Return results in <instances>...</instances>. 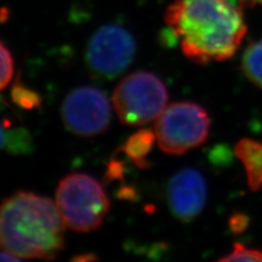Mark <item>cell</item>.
Wrapping results in <instances>:
<instances>
[{
  "mask_svg": "<svg viewBox=\"0 0 262 262\" xmlns=\"http://www.w3.org/2000/svg\"><path fill=\"white\" fill-rule=\"evenodd\" d=\"M243 6L234 0H174L164 20L187 59L198 64L224 61L247 34Z\"/></svg>",
  "mask_w": 262,
  "mask_h": 262,
  "instance_id": "1",
  "label": "cell"
},
{
  "mask_svg": "<svg viewBox=\"0 0 262 262\" xmlns=\"http://www.w3.org/2000/svg\"><path fill=\"white\" fill-rule=\"evenodd\" d=\"M64 227L47 196L18 191L0 203V250L22 260L56 259L64 247Z\"/></svg>",
  "mask_w": 262,
  "mask_h": 262,
  "instance_id": "2",
  "label": "cell"
},
{
  "mask_svg": "<svg viewBox=\"0 0 262 262\" xmlns=\"http://www.w3.org/2000/svg\"><path fill=\"white\" fill-rule=\"evenodd\" d=\"M55 202L66 227L77 233L95 231L110 211V200L103 186L84 173L63 177L56 189Z\"/></svg>",
  "mask_w": 262,
  "mask_h": 262,
  "instance_id": "3",
  "label": "cell"
},
{
  "mask_svg": "<svg viewBox=\"0 0 262 262\" xmlns=\"http://www.w3.org/2000/svg\"><path fill=\"white\" fill-rule=\"evenodd\" d=\"M168 102L165 83L150 71L130 73L113 93L114 110L122 124L140 127L157 120Z\"/></svg>",
  "mask_w": 262,
  "mask_h": 262,
  "instance_id": "4",
  "label": "cell"
},
{
  "mask_svg": "<svg viewBox=\"0 0 262 262\" xmlns=\"http://www.w3.org/2000/svg\"><path fill=\"white\" fill-rule=\"evenodd\" d=\"M211 119L203 106L180 101L166 106L155 120L154 134L160 149L170 155H180L208 140Z\"/></svg>",
  "mask_w": 262,
  "mask_h": 262,
  "instance_id": "5",
  "label": "cell"
},
{
  "mask_svg": "<svg viewBox=\"0 0 262 262\" xmlns=\"http://www.w3.org/2000/svg\"><path fill=\"white\" fill-rule=\"evenodd\" d=\"M137 44L131 33L116 24L98 29L90 38L85 60L96 78L111 80L120 76L133 62Z\"/></svg>",
  "mask_w": 262,
  "mask_h": 262,
  "instance_id": "6",
  "label": "cell"
},
{
  "mask_svg": "<svg viewBox=\"0 0 262 262\" xmlns=\"http://www.w3.org/2000/svg\"><path fill=\"white\" fill-rule=\"evenodd\" d=\"M61 118L66 128L78 137L91 138L101 135L111 124L108 97L94 86L73 89L62 102Z\"/></svg>",
  "mask_w": 262,
  "mask_h": 262,
  "instance_id": "7",
  "label": "cell"
},
{
  "mask_svg": "<svg viewBox=\"0 0 262 262\" xmlns=\"http://www.w3.org/2000/svg\"><path fill=\"white\" fill-rule=\"evenodd\" d=\"M166 196L173 215L182 222H190L206 206L208 196L206 178L195 168L180 169L170 178Z\"/></svg>",
  "mask_w": 262,
  "mask_h": 262,
  "instance_id": "8",
  "label": "cell"
},
{
  "mask_svg": "<svg viewBox=\"0 0 262 262\" xmlns=\"http://www.w3.org/2000/svg\"><path fill=\"white\" fill-rule=\"evenodd\" d=\"M235 154L245 167L250 190H260L262 187V142L248 138L242 139L235 146Z\"/></svg>",
  "mask_w": 262,
  "mask_h": 262,
  "instance_id": "9",
  "label": "cell"
},
{
  "mask_svg": "<svg viewBox=\"0 0 262 262\" xmlns=\"http://www.w3.org/2000/svg\"><path fill=\"white\" fill-rule=\"evenodd\" d=\"M157 141L154 131L142 129L131 135L122 146L125 154L139 168L149 167L146 158L151 153L154 142Z\"/></svg>",
  "mask_w": 262,
  "mask_h": 262,
  "instance_id": "10",
  "label": "cell"
},
{
  "mask_svg": "<svg viewBox=\"0 0 262 262\" xmlns=\"http://www.w3.org/2000/svg\"><path fill=\"white\" fill-rule=\"evenodd\" d=\"M242 70L253 85L262 89V37L246 47L242 57Z\"/></svg>",
  "mask_w": 262,
  "mask_h": 262,
  "instance_id": "11",
  "label": "cell"
},
{
  "mask_svg": "<svg viewBox=\"0 0 262 262\" xmlns=\"http://www.w3.org/2000/svg\"><path fill=\"white\" fill-rule=\"evenodd\" d=\"M32 139L23 128H9V124L0 122V150L10 153H26L31 149Z\"/></svg>",
  "mask_w": 262,
  "mask_h": 262,
  "instance_id": "12",
  "label": "cell"
},
{
  "mask_svg": "<svg viewBox=\"0 0 262 262\" xmlns=\"http://www.w3.org/2000/svg\"><path fill=\"white\" fill-rule=\"evenodd\" d=\"M14 60L11 52L0 40V91L5 90L12 80Z\"/></svg>",
  "mask_w": 262,
  "mask_h": 262,
  "instance_id": "13",
  "label": "cell"
},
{
  "mask_svg": "<svg viewBox=\"0 0 262 262\" xmlns=\"http://www.w3.org/2000/svg\"><path fill=\"white\" fill-rule=\"evenodd\" d=\"M222 262L235 261H262V250L256 248H248L241 243H236L233 246V250L227 256L221 258Z\"/></svg>",
  "mask_w": 262,
  "mask_h": 262,
  "instance_id": "14",
  "label": "cell"
},
{
  "mask_svg": "<svg viewBox=\"0 0 262 262\" xmlns=\"http://www.w3.org/2000/svg\"><path fill=\"white\" fill-rule=\"evenodd\" d=\"M13 101L23 108H34L40 104L39 97L31 90L22 85H15L12 91Z\"/></svg>",
  "mask_w": 262,
  "mask_h": 262,
  "instance_id": "15",
  "label": "cell"
},
{
  "mask_svg": "<svg viewBox=\"0 0 262 262\" xmlns=\"http://www.w3.org/2000/svg\"><path fill=\"white\" fill-rule=\"evenodd\" d=\"M248 219L243 213H235L233 216L229 219V228L234 234L243 233L248 226Z\"/></svg>",
  "mask_w": 262,
  "mask_h": 262,
  "instance_id": "16",
  "label": "cell"
},
{
  "mask_svg": "<svg viewBox=\"0 0 262 262\" xmlns=\"http://www.w3.org/2000/svg\"><path fill=\"white\" fill-rule=\"evenodd\" d=\"M21 260L22 259L11 255L9 252L0 250V261H21Z\"/></svg>",
  "mask_w": 262,
  "mask_h": 262,
  "instance_id": "17",
  "label": "cell"
},
{
  "mask_svg": "<svg viewBox=\"0 0 262 262\" xmlns=\"http://www.w3.org/2000/svg\"><path fill=\"white\" fill-rule=\"evenodd\" d=\"M243 7H260L262 8V0H241Z\"/></svg>",
  "mask_w": 262,
  "mask_h": 262,
  "instance_id": "18",
  "label": "cell"
}]
</instances>
